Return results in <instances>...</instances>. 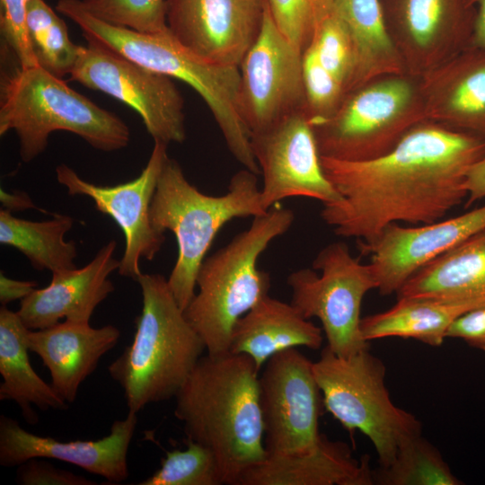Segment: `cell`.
Here are the masks:
<instances>
[{
    "label": "cell",
    "instance_id": "6da1fadb",
    "mask_svg": "<svg viewBox=\"0 0 485 485\" xmlns=\"http://www.w3.org/2000/svg\"><path fill=\"white\" fill-rule=\"evenodd\" d=\"M485 156V139L426 119L388 153L349 162L321 156L340 194L322 220L337 235L373 242L392 223L430 224L467 198L469 170Z\"/></svg>",
    "mask_w": 485,
    "mask_h": 485
},
{
    "label": "cell",
    "instance_id": "7a4b0ae2",
    "mask_svg": "<svg viewBox=\"0 0 485 485\" xmlns=\"http://www.w3.org/2000/svg\"><path fill=\"white\" fill-rule=\"evenodd\" d=\"M259 371L245 354L207 353L175 397L174 416L183 423L187 439L214 453L223 484L238 485L268 455Z\"/></svg>",
    "mask_w": 485,
    "mask_h": 485
},
{
    "label": "cell",
    "instance_id": "3957f363",
    "mask_svg": "<svg viewBox=\"0 0 485 485\" xmlns=\"http://www.w3.org/2000/svg\"><path fill=\"white\" fill-rule=\"evenodd\" d=\"M56 9L80 28L87 42L189 84L208 107L232 155L245 169L260 172L239 114V67L214 64L193 55L169 30L147 34L101 21L85 10L81 0H58Z\"/></svg>",
    "mask_w": 485,
    "mask_h": 485
},
{
    "label": "cell",
    "instance_id": "277c9868",
    "mask_svg": "<svg viewBox=\"0 0 485 485\" xmlns=\"http://www.w3.org/2000/svg\"><path fill=\"white\" fill-rule=\"evenodd\" d=\"M142 310L131 344L108 366L128 411L175 398L206 350L160 274L137 279Z\"/></svg>",
    "mask_w": 485,
    "mask_h": 485
},
{
    "label": "cell",
    "instance_id": "5b68a950",
    "mask_svg": "<svg viewBox=\"0 0 485 485\" xmlns=\"http://www.w3.org/2000/svg\"><path fill=\"white\" fill-rule=\"evenodd\" d=\"M13 130L20 156L30 163L48 146L58 130L77 135L92 147L112 152L128 146L127 124L69 87L40 66H20L1 73L0 135Z\"/></svg>",
    "mask_w": 485,
    "mask_h": 485
},
{
    "label": "cell",
    "instance_id": "8992f818",
    "mask_svg": "<svg viewBox=\"0 0 485 485\" xmlns=\"http://www.w3.org/2000/svg\"><path fill=\"white\" fill-rule=\"evenodd\" d=\"M294 219L292 210L272 207L201 263L196 278L198 291L183 313L207 354L229 353L236 322L269 295L270 276L258 268V260L274 239L290 229Z\"/></svg>",
    "mask_w": 485,
    "mask_h": 485
},
{
    "label": "cell",
    "instance_id": "52a82bcc",
    "mask_svg": "<svg viewBox=\"0 0 485 485\" xmlns=\"http://www.w3.org/2000/svg\"><path fill=\"white\" fill-rule=\"evenodd\" d=\"M256 173L243 169L230 180L221 196L202 193L187 180L179 163L166 161L150 207L153 226L173 233L178 256L167 279L181 310L195 295L201 263L219 230L237 217L265 214Z\"/></svg>",
    "mask_w": 485,
    "mask_h": 485
},
{
    "label": "cell",
    "instance_id": "ba28073f",
    "mask_svg": "<svg viewBox=\"0 0 485 485\" xmlns=\"http://www.w3.org/2000/svg\"><path fill=\"white\" fill-rule=\"evenodd\" d=\"M427 119L420 77H377L345 95L337 110L312 125L321 156L359 162L382 156Z\"/></svg>",
    "mask_w": 485,
    "mask_h": 485
},
{
    "label": "cell",
    "instance_id": "9c48e42d",
    "mask_svg": "<svg viewBox=\"0 0 485 485\" xmlns=\"http://www.w3.org/2000/svg\"><path fill=\"white\" fill-rule=\"evenodd\" d=\"M313 370L325 410L350 433L358 430L369 438L380 466L390 464L404 442L421 434L416 416L391 400L385 366L369 349L343 357L325 347Z\"/></svg>",
    "mask_w": 485,
    "mask_h": 485
},
{
    "label": "cell",
    "instance_id": "30bf717a",
    "mask_svg": "<svg viewBox=\"0 0 485 485\" xmlns=\"http://www.w3.org/2000/svg\"><path fill=\"white\" fill-rule=\"evenodd\" d=\"M287 283L291 304L305 319H319L326 347L333 353L348 357L369 349L360 331V312L363 298L376 289V282L370 264L355 258L346 243L326 245L315 257L313 269L291 272Z\"/></svg>",
    "mask_w": 485,
    "mask_h": 485
},
{
    "label": "cell",
    "instance_id": "8fae6325",
    "mask_svg": "<svg viewBox=\"0 0 485 485\" xmlns=\"http://www.w3.org/2000/svg\"><path fill=\"white\" fill-rule=\"evenodd\" d=\"M70 79L131 107L154 141L166 145L186 139L184 99L172 77L87 42L78 48Z\"/></svg>",
    "mask_w": 485,
    "mask_h": 485
},
{
    "label": "cell",
    "instance_id": "7c38bea8",
    "mask_svg": "<svg viewBox=\"0 0 485 485\" xmlns=\"http://www.w3.org/2000/svg\"><path fill=\"white\" fill-rule=\"evenodd\" d=\"M303 52L277 27L265 0L259 36L240 66L238 110L249 136L305 110Z\"/></svg>",
    "mask_w": 485,
    "mask_h": 485
},
{
    "label": "cell",
    "instance_id": "4fadbf2b",
    "mask_svg": "<svg viewBox=\"0 0 485 485\" xmlns=\"http://www.w3.org/2000/svg\"><path fill=\"white\" fill-rule=\"evenodd\" d=\"M313 363L291 348L269 358L259 375L268 454L305 453L321 437L319 418L323 402Z\"/></svg>",
    "mask_w": 485,
    "mask_h": 485
},
{
    "label": "cell",
    "instance_id": "5bb4252c",
    "mask_svg": "<svg viewBox=\"0 0 485 485\" xmlns=\"http://www.w3.org/2000/svg\"><path fill=\"white\" fill-rule=\"evenodd\" d=\"M166 144L154 141L148 162L134 180L114 186H101L82 179L71 167L56 168L57 181L69 195L93 199L95 208L110 216L122 230L125 250L119 260V275L137 281L142 259L152 260L164 242L150 219V207L163 168L168 160Z\"/></svg>",
    "mask_w": 485,
    "mask_h": 485
},
{
    "label": "cell",
    "instance_id": "9a60e30c",
    "mask_svg": "<svg viewBox=\"0 0 485 485\" xmlns=\"http://www.w3.org/2000/svg\"><path fill=\"white\" fill-rule=\"evenodd\" d=\"M407 74L422 77L470 47L474 9L468 0H380Z\"/></svg>",
    "mask_w": 485,
    "mask_h": 485
},
{
    "label": "cell",
    "instance_id": "2e32d148",
    "mask_svg": "<svg viewBox=\"0 0 485 485\" xmlns=\"http://www.w3.org/2000/svg\"><path fill=\"white\" fill-rule=\"evenodd\" d=\"M262 174V206L270 209L291 197L324 204L341 198L326 177L312 123L305 110L295 112L267 130L250 137Z\"/></svg>",
    "mask_w": 485,
    "mask_h": 485
},
{
    "label": "cell",
    "instance_id": "e0dca14e",
    "mask_svg": "<svg viewBox=\"0 0 485 485\" xmlns=\"http://www.w3.org/2000/svg\"><path fill=\"white\" fill-rule=\"evenodd\" d=\"M265 0H166L170 33L193 55L239 67L261 29Z\"/></svg>",
    "mask_w": 485,
    "mask_h": 485
},
{
    "label": "cell",
    "instance_id": "ac0fdd59",
    "mask_svg": "<svg viewBox=\"0 0 485 485\" xmlns=\"http://www.w3.org/2000/svg\"><path fill=\"white\" fill-rule=\"evenodd\" d=\"M485 227V205L449 219L416 227L387 225L369 243H360L370 255L376 289L396 293L422 267Z\"/></svg>",
    "mask_w": 485,
    "mask_h": 485
},
{
    "label": "cell",
    "instance_id": "d6986e66",
    "mask_svg": "<svg viewBox=\"0 0 485 485\" xmlns=\"http://www.w3.org/2000/svg\"><path fill=\"white\" fill-rule=\"evenodd\" d=\"M137 413L128 411L115 420L109 435L98 440L63 442L23 429L13 419L0 417V464L17 467L31 458H46L74 464L110 483H120L129 475L128 453L137 424Z\"/></svg>",
    "mask_w": 485,
    "mask_h": 485
},
{
    "label": "cell",
    "instance_id": "ffe728a7",
    "mask_svg": "<svg viewBox=\"0 0 485 485\" xmlns=\"http://www.w3.org/2000/svg\"><path fill=\"white\" fill-rule=\"evenodd\" d=\"M116 247V241L111 240L84 267L53 272L48 286L36 288L21 300L17 313L24 325L40 330L63 318L90 322L96 307L114 291L109 276L119 267L114 258Z\"/></svg>",
    "mask_w": 485,
    "mask_h": 485
},
{
    "label": "cell",
    "instance_id": "44dd1931",
    "mask_svg": "<svg viewBox=\"0 0 485 485\" xmlns=\"http://www.w3.org/2000/svg\"><path fill=\"white\" fill-rule=\"evenodd\" d=\"M420 83L427 119L485 139L484 48H464Z\"/></svg>",
    "mask_w": 485,
    "mask_h": 485
},
{
    "label": "cell",
    "instance_id": "7402d4cb",
    "mask_svg": "<svg viewBox=\"0 0 485 485\" xmlns=\"http://www.w3.org/2000/svg\"><path fill=\"white\" fill-rule=\"evenodd\" d=\"M119 338L116 326L93 328L90 322L66 320L45 329L30 330L28 347L48 369L55 392L66 402L73 403L80 385Z\"/></svg>",
    "mask_w": 485,
    "mask_h": 485
},
{
    "label": "cell",
    "instance_id": "603a6c76",
    "mask_svg": "<svg viewBox=\"0 0 485 485\" xmlns=\"http://www.w3.org/2000/svg\"><path fill=\"white\" fill-rule=\"evenodd\" d=\"M368 455L359 460L349 445L323 434L312 450L268 454L247 470L238 485H373Z\"/></svg>",
    "mask_w": 485,
    "mask_h": 485
},
{
    "label": "cell",
    "instance_id": "cb8c5ba5",
    "mask_svg": "<svg viewBox=\"0 0 485 485\" xmlns=\"http://www.w3.org/2000/svg\"><path fill=\"white\" fill-rule=\"evenodd\" d=\"M322 341V329L291 303L267 295L236 322L230 352L249 356L260 369L280 351L298 346L319 349Z\"/></svg>",
    "mask_w": 485,
    "mask_h": 485
},
{
    "label": "cell",
    "instance_id": "d4e9b609",
    "mask_svg": "<svg viewBox=\"0 0 485 485\" xmlns=\"http://www.w3.org/2000/svg\"><path fill=\"white\" fill-rule=\"evenodd\" d=\"M401 297L485 306V227L418 270L397 292Z\"/></svg>",
    "mask_w": 485,
    "mask_h": 485
},
{
    "label": "cell",
    "instance_id": "484cf974",
    "mask_svg": "<svg viewBox=\"0 0 485 485\" xmlns=\"http://www.w3.org/2000/svg\"><path fill=\"white\" fill-rule=\"evenodd\" d=\"M17 312L0 308V400L13 401L20 408L24 420L36 425L40 410H65L68 403L61 399L50 384L33 369L29 358L28 333Z\"/></svg>",
    "mask_w": 485,
    "mask_h": 485
},
{
    "label": "cell",
    "instance_id": "4316f807",
    "mask_svg": "<svg viewBox=\"0 0 485 485\" xmlns=\"http://www.w3.org/2000/svg\"><path fill=\"white\" fill-rule=\"evenodd\" d=\"M475 304L434 298H397L386 311L361 319L365 340L398 337L439 347L452 323L463 313L479 308Z\"/></svg>",
    "mask_w": 485,
    "mask_h": 485
},
{
    "label": "cell",
    "instance_id": "83f0119b",
    "mask_svg": "<svg viewBox=\"0 0 485 485\" xmlns=\"http://www.w3.org/2000/svg\"><path fill=\"white\" fill-rule=\"evenodd\" d=\"M351 35L356 70L350 91L380 76L405 74L387 32L380 0H334Z\"/></svg>",
    "mask_w": 485,
    "mask_h": 485
},
{
    "label": "cell",
    "instance_id": "f1b7e54d",
    "mask_svg": "<svg viewBox=\"0 0 485 485\" xmlns=\"http://www.w3.org/2000/svg\"><path fill=\"white\" fill-rule=\"evenodd\" d=\"M73 224L74 219L66 215L55 214L49 220L31 221L1 208L0 242L20 251L39 271L72 269L76 268V244L65 241L64 236Z\"/></svg>",
    "mask_w": 485,
    "mask_h": 485
},
{
    "label": "cell",
    "instance_id": "f546056e",
    "mask_svg": "<svg viewBox=\"0 0 485 485\" xmlns=\"http://www.w3.org/2000/svg\"><path fill=\"white\" fill-rule=\"evenodd\" d=\"M374 484L460 485L439 450L421 434L404 442L390 464L373 470Z\"/></svg>",
    "mask_w": 485,
    "mask_h": 485
},
{
    "label": "cell",
    "instance_id": "4dcf8cb0",
    "mask_svg": "<svg viewBox=\"0 0 485 485\" xmlns=\"http://www.w3.org/2000/svg\"><path fill=\"white\" fill-rule=\"evenodd\" d=\"M26 25L38 65L59 78L70 75L79 45L71 40L65 21L44 0H31Z\"/></svg>",
    "mask_w": 485,
    "mask_h": 485
},
{
    "label": "cell",
    "instance_id": "1f68e13d",
    "mask_svg": "<svg viewBox=\"0 0 485 485\" xmlns=\"http://www.w3.org/2000/svg\"><path fill=\"white\" fill-rule=\"evenodd\" d=\"M322 64L350 90L356 70V53L349 31L338 13L334 0H322L310 43Z\"/></svg>",
    "mask_w": 485,
    "mask_h": 485
},
{
    "label": "cell",
    "instance_id": "d6a6232c",
    "mask_svg": "<svg viewBox=\"0 0 485 485\" xmlns=\"http://www.w3.org/2000/svg\"><path fill=\"white\" fill-rule=\"evenodd\" d=\"M140 485H222L219 463L214 453L187 439L184 450L166 453L161 466Z\"/></svg>",
    "mask_w": 485,
    "mask_h": 485
},
{
    "label": "cell",
    "instance_id": "836d02e7",
    "mask_svg": "<svg viewBox=\"0 0 485 485\" xmlns=\"http://www.w3.org/2000/svg\"><path fill=\"white\" fill-rule=\"evenodd\" d=\"M92 15L110 24L141 33L168 30L166 0H81Z\"/></svg>",
    "mask_w": 485,
    "mask_h": 485
},
{
    "label": "cell",
    "instance_id": "e575fe53",
    "mask_svg": "<svg viewBox=\"0 0 485 485\" xmlns=\"http://www.w3.org/2000/svg\"><path fill=\"white\" fill-rule=\"evenodd\" d=\"M305 112L312 125L331 116L347 94L344 85L321 63L310 44L303 53Z\"/></svg>",
    "mask_w": 485,
    "mask_h": 485
},
{
    "label": "cell",
    "instance_id": "d590c367",
    "mask_svg": "<svg viewBox=\"0 0 485 485\" xmlns=\"http://www.w3.org/2000/svg\"><path fill=\"white\" fill-rule=\"evenodd\" d=\"M322 0H266L279 31L300 51L310 45Z\"/></svg>",
    "mask_w": 485,
    "mask_h": 485
},
{
    "label": "cell",
    "instance_id": "8d00e7d4",
    "mask_svg": "<svg viewBox=\"0 0 485 485\" xmlns=\"http://www.w3.org/2000/svg\"><path fill=\"white\" fill-rule=\"evenodd\" d=\"M31 0H0V31L22 68L39 66L29 40L26 18Z\"/></svg>",
    "mask_w": 485,
    "mask_h": 485
},
{
    "label": "cell",
    "instance_id": "74e56055",
    "mask_svg": "<svg viewBox=\"0 0 485 485\" xmlns=\"http://www.w3.org/2000/svg\"><path fill=\"white\" fill-rule=\"evenodd\" d=\"M46 458H31L17 466L16 481L22 485H95L93 481L57 468Z\"/></svg>",
    "mask_w": 485,
    "mask_h": 485
},
{
    "label": "cell",
    "instance_id": "f35d334b",
    "mask_svg": "<svg viewBox=\"0 0 485 485\" xmlns=\"http://www.w3.org/2000/svg\"><path fill=\"white\" fill-rule=\"evenodd\" d=\"M446 338L460 339L470 347L485 352V306L457 318L448 329Z\"/></svg>",
    "mask_w": 485,
    "mask_h": 485
},
{
    "label": "cell",
    "instance_id": "ab89813d",
    "mask_svg": "<svg viewBox=\"0 0 485 485\" xmlns=\"http://www.w3.org/2000/svg\"><path fill=\"white\" fill-rule=\"evenodd\" d=\"M37 283L31 280L10 278L0 272V303L6 306L15 300H22L37 288Z\"/></svg>",
    "mask_w": 485,
    "mask_h": 485
},
{
    "label": "cell",
    "instance_id": "60d3db41",
    "mask_svg": "<svg viewBox=\"0 0 485 485\" xmlns=\"http://www.w3.org/2000/svg\"><path fill=\"white\" fill-rule=\"evenodd\" d=\"M464 189L467 192V207L485 198V156L469 170Z\"/></svg>",
    "mask_w": 485,
    "mask_h": 485
},
{
    "label": "cell",
    "instance_id": "b9f144b4",
    "mask_svg": "<svg viewBox=\"0 0 485 485\" xmlns=\"http://www.w3.org/2000/svg\"><path fill=\"white\" fill-rule=\"evenodd\" d=\"M474 9L472 47L485 49V0H468Z\"/></svg>",
    "mask_w": 485,
    "mask_h": 485
},
{
    "label": "cell",
    "instance_id": "7bdbcfd3",
    "mask_svg": "<svg viewBox=\"0 0 485 485\" xmlns=\"http://www.w3.org/2000/svg\"><path fill=\"white\" fill-rule=\"evenodd\" d=\"M0 200L3 208L9 210L10 212L36 207L29 195L22 191H14L10 193L1 189Z\"/></svg>",
    "mask_w": 485,
    "mask_h": 485
}]
</instances>
